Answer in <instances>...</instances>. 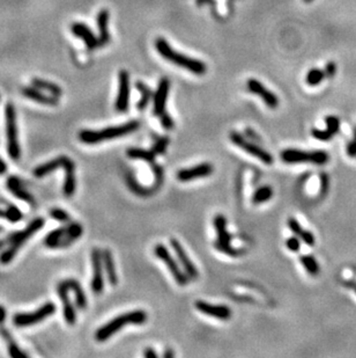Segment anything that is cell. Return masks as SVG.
<instances>
[{
	"instance_id": "obj_43",
	"label": "cell",
	"mask_w": 356,
	"mask_h": 358,
	"mask_svg": "<svg viewBox=\"0 0 356 358\" xmlns=\"http://www.w3.org/2000/svg\"><path fill=\"white\" fill-rule=\"evenodd\" d=\"M311 136L317 140H320V142H328V140L332 139V137L328 135L326 130H320V129H317V128L312 129Z\"/></svg>"
},
{
	"instance_id": "obj_45",
	"label": "cell",
	"mask_w": 356,
	"mask_h": 358,
	"mask_svg": "<svg viewBox=\"0 0 356 358\" xmlns=\"http://www.w3.org/2000/svg\"><path fill=\"white\" fill-rule=\"evenodd\" d=\"M347 154L349 155L350 158H356V128L354 130L353 139L350 140L349 144L347 146Z\"/></svg>"
},
{
	"instance_id": "obj_16",
	"label": "cell",
	"mask_w": 356,
	"mask_h": 358,
	"mask_svg": "<svg viewBox=\"0 0 356 358\" xmlns=\"http://www.w3.org/2000/svg\"><path fill=\"white\" fill-rule=\"evenodd\" d=\"M170 91V80L167 77L160 79L158 88L153 97V114L155 116H160L166 110L167 99Z\"/></svg>"
},
{
	"instance_id": "obj_27",
	"label": "cell",
	"mask_w": 356,
	"mask_h": 358,
	"mask_svg": "<svg viewBox=\"0 0 356 358\" xmlns=\"http://www.w3.org/2000/svg\"><path fill=\"white\" fill-rule=\"evenodd\" d=\"M65 285L74 292L75 296V305L76 307L79 308V310H85L87 307V296L85 291H83V289L80 283L76 280L73 279H68L63 281Z\"/></svg>"
},
{
	"instance_id": "obj_9",
	"label": "cell",
	"mask_w": 356,
	"mask_h": 358,
	"mask_svg": "<svg viewBox=\"0 0 356 358\" xmlns=\"http://www.w3.org/2000/svg\"><path fill=\"white\" fill-rule=\"evenodd\" d=\"M154 254L155 256L163 262L164 264L167 265V268L171 273L172 277L176 281V283L181 287H185L189 283V276L186 275L184 270L182 269L181 264L178 263V261L172 256L171 253L169 252V249L167 248L166 246L162 245V243H158L154 247Z\"/></svg>"
},
{
	"instance_id": "obj_3",
	"label": "cell",
	"mask_w": 356,
	"mask_h": 358,
	"mask_svg": "<svg viewBox=\"0 0 356 358\" xmlns=\"http://www.w3.org/2000/svg\"><path fill=\"white\" fill-rule=\"evenodd\" d=\"M140 128V123L138 121H129L124 124L109 127L101 130H81L79 132V139L83 144L93 145L106 140L121 138L129 133L136 132Z\"/></svg>"
},
{
	"instance_id": "obj_50",
	"label": "cell",
	"mask_w": 356,
	"mask_h": 358,
	"mask_svg": "<svg viewBox=\"0 0 356 358\" xmlns=\"http://www.w3.org/2000/svg\"><path fill=\"white\" fill-rule=\"evenodd\" d=\"M6 319V310L3 306H0V323H3Z\"/></svg>"
},
{
	"instance_id": "obj_28",
	"label": "cell",
	"mask_w": 356,
	"mask_h": 358,
	"mask_svg": "<svg viewBox=\"0 0 356 358\" xmlns=\"http://www.w3.org/2000/svg\"><path fill=\"white\" fill-rule=\"evenodd\" d=\"M213 225L216 231V240L223 242H231L232 235L229 233L227 228V219L224 216L216 215L213 219Z\"/></svg>"
},
{
	"instance_id": "obj_51",
	"label": "cell",
	"mask_w": 356,
	"mask_h": 358,
	"mask_svg": "<svg viewBox=\"0 0 356 358\" xmlns=\"http://www.w3.org/2000/svg\"><path fill=\"white\" fill-rule=\"evenodd\" d=\"M162 356H163L164 358H172V357L175 356V353H174V351H171L170 349H167L166 351H164V353H163Z\"/></svg>"
},
{
	"instance_id": "obj_18",
	"label": "cell",
	"mask_w": 356,
	"mask_h": 358,
	"mask_svg": "<svg viewBox=\"0 0 356 358\" xmlns=\"http://www.w3.org/2000/svg\"><path fill=\"white\" fill-rule=\"evenodd\" d=\"M194 307L200 313L215 319L228 320L231 317V310L225 305H213V304L204 302V300H197L196 304H194Z\"/></svg>"
},
{
	"instance_id": "obj_14",
	"label": "cell",
	"mask_w": 356,
	"mask_h": 358,
	"mask_svg": "<svg viewBox=\"0 0 356 358\" xmlns=\"http://www.w3.org/2000/svg\"><path fill=\"white\" fill-rule=\"evenodd\" d=\"M247 88L250 93L258 95V97L263 100L264 104L269 107V108L271 109L278 108L279 106L278 97L273 92H271V91L267 89L266 87L259 81V80L255 78L249 79L247 82Z\"/></svg>"
},
{
	"instance_id": "obj_17",
	"label": "cell",
	"mask_w": 356,
	"mask_h": 358,
	"mask_svg": "<svg viewBox=\"0 0 356 358\" xmlns=\"http://www.w3.org/2000/svg\"><path fill=\"white\" fill-rule=\"evenodd\" d=\"M57 295H58V297L63 303V314H64L65 322L70 326L75 325L76 310L73 304L71 303L70 296H68V289L66 285L64 284V282H60V283L57 285Z\"/></svg>"
},
{
	"instance_id": "obj_36",
	"label": "cell",
	"mask_w": 356,
	"mask_h": 358,
	"mask_svg": "<svg viewBox=\"0 0 356 358\" xmlns=\"http://www.w3.org/2000/svg\"><path fill=\"white\" fill-rule=\"evenodd\" d=\"M0 333H2L3 337L7 341V344H9V353L10 356H12L14 358H25L27 355L25 352L21 351V349H19V346L14 343L13 338L10 336V334L6 332L5 329L0 328Z\"/></svg>"
},
{
	"instance_id": "obj_13",
	"label": "cell",
	"mask_w": 356,
	"mask_h": 358,
	"mask_svg": "<svg viewBox=\"0 0 356 358\" xmlns=\"http://www.w3.org/2000/svg\"><path fill=\"white\" fill-rule=\"evenodd\" d=\"M130 104V74L126 70H122L118 75V93L114 102V108L120 113H126Z\"/></svg>"
},
{
	"instance_id": "obj_20",
	"label": "cell",
	"mask_w": 356,
	"mask_h": 358,
	"mask_svg": "<svg viewBox=\"0 0 356 358\" xmlns=\"http://www.w3.org/2000/svg\"><path fill=\"white\" fill-rule=\"evenodd\" d=\"M65 178L63 186V193L66 197H72L76 190V177H75V163L72 159H68L66 165L64 166Z\"/></svg>"
},
{
	"instance_id": "obj_7",
	"label": "cell",
	"mask_w": 356,
	"mask_h": 358,
	"mask_svg": "<svg viewBox=\"0 0 356 358\" xmlns=\"http://www.w3.org/2000/svg\"><path fill=\"white\" fill-rule=\"evenodd\" d=\"M6 116V136H7V151L13 160H19L21 157V150L18 140L17 113L13 104H7L5 109Z\"/></svg>"
},
{
	"instance_id": "obj_48",
	"label": "cell",
	"mask_w": 356,
	"mask_h": 358,
	"mask_svg": "<svg viewBox=\"0 0 356 358\" xmlns=\"http://www.w3.org/2000/svg\"><path fill=\"white\" fill-rule=\"evenodd\" d=\"M158 356H159L158 352H156L153 348H146L144 350V357H146V358H156Z\"/></svg>"
},
{
	"instance_id": "obj_40",
	"label": "cell",
	"mask_w": 356,
	"mask_h": 358,
	"mask_svg": "<svg viewBox=\"0 0 356 358\" xmlns=\"http://www.w3.org/2000/svg\"><path fill=\"white\" fill-rule=\"evenodd\" d=\"M169 143H170V138L168 136L158 137V138H156V140L154 142V144H153V146H152L151 150L155 155L162 154L163 152L167 150V147H168V145H169Z\"/></svg>"
},
{
	"instance_id": "obj_37",
	"label": "cell",
	"mask_w": 356,
	"mask_h": 358,
	"mask_svg": "<svg viewBox=\"0 0 356 358\" xmlns=\"http://www.w3.org/2000/svg\"><path fill=\"white\" fill-rule=\"evenodd\" d=\"M324 79H325L324 70L317 67H312L311 70L308 72L307 75H305V82H307L309 86H312V87L319 85Z\"/></svg>"
},
{
	"instance_id": "obj_44",
	"label": "cell",
	"mask_w": 356,
	"mask_h": 358,
	"mask_svg": "<svg viewBox=\"0 0 356 358\" xmlns=\"http://www.w3.org/2000/svg\"><path fill=\"white\" fill-rule=\"evenodd\" d=\"M336 70H338V66H336V64L334 62H328L326 63V65L324 67V73H325V78L331 79L334 77L336 74Z\"/></svg>"
},
{
	"instance_id": "obj_49",
	"label": "cell",
	"mask_w": 356,
	"mask_h": 358,
	"mask_svg": "<svg viewBox=\"0 0 356 358\" xmlns=\"http://www.w3.org/2000/svg\"><path fill=\"white\" fill-rule=\"evenodd\" d=\"M6 170H7L6 163H5V161H4V160H3L2 158H0V175L5 174Z\"/></svg>"
},
{
	"instance_id": "obj_35",
	"label": "cell",
	"mask_w": 356,
	"mask_h": 358,
	"mask_svg": "<svg viewBox=\"0 0 356 358\" xmlns=\"http://www.w3.org/2000/svg\"><path fill=\"white\" fill-rule=\"evenodd\" d=\"M0 217H5V218L11 223H18L19 220L22 219V212L19 210L18 207L13 204H7L5 210H0Z\"/></svg>"
},
{
	"instance_id": "obj_38",
	"label": "cell",
	"mask_w": 356,
	"mask_h": 358,
	"mask_svg": "<svg viewBox=\"0 0 356 358\" xmlns=\"http://www.w3.org/2000/svg\"><path fill=\"white\" fill-rule=\"evenodd\" d=\"M49 215L53 220H56V222H59L62 224H68L70 222H72L70 213L63 210V209H60V208H52L51 210H50Z\"/></svg>"
},
{
	"instance_id": "obj_41",
	"label": "cell",
	"mask_w": 356,
	"mask_h": 358,
	"mask_svg": "<svg viewBox=\"0 0 356 358\" xmlns=\"http://www.w3.org/2000/svg\"><path fill=\"white\" fill-rule=\"evenodd\" d=\"M159 119H160L161 124H162V127L166 129V130H172V129H174L175 122H174V120H172L170 114L167 113L166 110L161 114V115L159 116Z\"/></svg>"
},
{
	"instance_id": "obj_29",
	"label": "cell",
	"mask_w": 356,
	"mask_h": 358,
	"mask_svg": "<svg viewBox=\"0 0 356 358\" xmlns=\"http://www.w3.org/2000/svg\"><path fill=\"white\" fill-rule=\"evenodd\" d=\"M136 87H137V89L139 91V93L141 94V99L137 104V108H138V110H139V112H144V110L148 107L151 100H153L154 93H153V91L143 81H137Z\"/></svg>"
},
{
	"instance_id": "obj_22",
	"label": "cell",
	"mask_w": 356,
	"mask_h": 358,
	"mask_svg": "<svg viewBox=\"0 0 356 358\" xmlns=\"http://www.w3.org/2000/svg\"><path fill=\"white\" fill-rule=\"evenodd\" d=\"M68 159L70 158L66 157V155H60V157L50 160V161L43 163V165L36 167V168L34 169V175H35L36 177L47 176L48 174L55 172V170L58 168H64V166L66 165Z\"/></svg>"
},
{
	"instance_id": "obj_24",
	"label": "cell",
	"mask_w": 356,
	"mask_h": 358,
	"mask_svg": "<svg viewBox=\"0 0 356 358\" xmlns=\"http://www.w3.org/2000/svg\"><path fill=\"white\" fill-rule=\"evenodd\" d=\"M102 262H103V269L105 270L106 279H108L109 283L112 285H116L118 283V275L116 270V264H114L113 255L111 253V250L105 248L102 250Z\"/></svg>"
},
{
	"instance_id": "obj_26",
	"label": "cell",
	"mask_w": 356,
	"mask_h": 358,
	"mask_svg": "<svg viewBox=\"0 0 356 358\" xmlns=\"http://www.w3.org/2000/svg\"><path fill=\"white\" fill-rule=\"evenodd\" d=\"M7 188L17 199L25 201L29 204H34V197L22 187L21 181L17 176H10L7 178Z\"/></svg>"
},
{
	"instance_id": "obj_52",
	"label": "cell",
	"mask_w": 356,
	"mask_h": 358,
	"mask_svg": "<svg viewBox=\"0 0 356 358\" xmlns=\"http://www.w3.org/2000/svg\"><path fill=\"white\" fill-rule=\"evenodd\" d=\"M312 2H313V0H304V3H308V4H309V3H312Z\"/></svg>"
},
{
	"instance_id": "obj_31",
	"label": "cell",
	"mask_w": 356,
	"mask_h": 358,
	"mask_svg": "<svg viewBox=\"0 0 356 358\" xmlns=\"http://www.w3.org/2000/svg\"><path fill=\"white\" fill-rule=\"evenodd\" d=\"M129 158L131 159H141L147 161L148 163H154L156 155L153 153L152 150H145V148H138V147H131L126 151Z\"/></svg>"
},
{
	"instance_id": "obj_42",
	"label": "cell",
	"mask_w": 356,
	"mask_h": 358,
	"mask_svg": "<svg viewBox=\"0 0 356 358\" xmlns=\"http://www.w3.org/2000/svg\"><path fill=\"white\" fill-rule=\"evenodd\" d=\"M286 247L288 248L290 252L296 253L301 249V239L297 238L296 235L294 237H290L286 240Z\"/></svg>"
},
{
	"instance_id": "obj_21",
	"label": "cell",
	"mask_w": 356,
	"mask_h": 358,
	"mask_svg": "<svg viewBox=\"0 0 356 358\" xmlns=\"http://www.w3.org/2000/svg\"><path fill=\"white\" fill-rule=\"evenodd\" d=\"M21 93L25 95L27 99L32 100L37 104L45 105V106H56L58 104V98L53 97V95H45L41 92V89L36 88V87H24L21 89Z\"/></svg>"
},
{
	"instance_id": "obj_39",
	"label": "cell",
	"mask_w": 356,
	"mask_h": 358,
	"mask_svg": "<svg viewBox=\"0 0 356 358\" xmlns=\"http://www.w3.org/2000/svg\"><path fill=\"white\" fill-rule=\"evenodd\" d=\"M325 123H326V132L330 135L332 138L334 137L336 133L340 131V120L336 116L328 115L325 117Z\"/></svg>"
},
{
	"instance_id": "obj_25",
	"label": "cell",
	"mask_w": 356,
	"mask_h": 358,
	"mask_svg": "<svg viewBox=\"0 0 356 358\" xmlns=\"http://www.w3.org/2000/svg\"><path fill=\"white\" fill-rule=\"evenodd\" d=\"M98 28V42L99 45H106L110 41L109 34V11L101 10L96 18Z\"/></svg>"
},
{
	"instance_id": "obj_2",
	"label": "cell",
	"mask_w": 356,
	"mask_h": 358,
	"mask_svg": "<svg viewBox=\"0 0 356 358\" xmlns=\"http://www.w3.org/2000/svg\"><path fill=\"white\" fill-rule=\"evenodd\" d=\"M155 49L159 52L161 57H163L164 59L168 60L175 65H177L182 68H185L191 73L196 75H204L207 71V66L205 63H202L201 60L192 58L186 55H183L181 52L175 51L174 49L170 47V44L168 43V41L163 37H159L155 41Z\"/></svg>"
},
{
	"instance_id": "obj_46",
	"label": "cell",
	"mask_w": 356,
	"mask_h": 358,
	"mask_svg": "<svg viewBox=\"0 0 356 358\" xmlns=\"http://www.w3.org/2000/svg\"><path fill=\"white\" fill-rule=\"evenodd\" d=\"M244 136L248 137V138H250L252 142H260V137L257 132L255 130H252L251 128H247L246 130H244Z\"/></svg>"
},
{
	"instance_id": "obj_23",
	"label": "cell",
	"mask_w": 356,
	"mask_h": 358,
	"mask_svg": "<svg viewBox=\"0 0 356 358\" xmlns=\"http://www.w3.org/2000/svg\"><path fill=\"white\" fill-rule=\"evenodd\" d=\"M287 225H288L289 230L293 232L294 235H296L297 238L301 239V241H303L305 245L308 246H313L316 242L315 235L312 234V232H310L308 230H304L303 227L300 223H298L297 219L293 218V217H290L287 220Z\"/></svg>"
},
{
	"instance_id": "obj_10",
	"label": "cell",
	"mask_w": 356,
	"mask_h": 358,
	"mask_svg": "<svg viewBox=\"0 0 356 358\" xmlns=\"http://www.w3.org/2000/svg\"><path fill=\"white\" fill-rule=\"evenodd\" d=\"M56 313V305L52 302L45 303L32 313H18L14 315L13 322L17 327H28L37 325Z\"/></svg>"
},
{
	"instance_id": "obj_8",
	"label": "cell",
	"mask_w": 356,
	"mask_h": 358,
	"mask_svg": "<svg viewBox=\"0 0 356 358\" xmlns=\"http://www.w3.org/2000/svg\"><path fill=\"white\" fill-rule=\"evenodd\" d=\"M229 139H230V142L233 144V145L240 147L241 150L246 151L247 153L252 155V157L257 158L258 160H260V161L265 163V165H272V163H273L274 158L270 152L264 150L262 146L257 145V143L247 139V137L242 135V133L237 131H231L229 133Z\"/></svg>"
},
{
	"instance_id": "obj_12",
	"label": "cell",
	"mask_w": 356,
	"mask_h": 358,
	"mask_svg": "<svg viewBox=\"0 0 356 358\" xmlns=\"http://www.w3.org/2000/svg\"><path fill=\"white\" fill-rule=\"evenodd\" d=\"M170 247L174 250L175 256L177 257L178 263L181 264L182 269L184 270L185 274L189 276L190 280H197L199 276V272L197 269V266L193 264V262L191 261V258L187 255L186 250L184 249V247L182 246V243L178 241L177 239L171 238L170 239Z\"/></svg>"
},
{
	"instance_id": "obj_34",
	"label": "cell",
	"mask_w": 356,
	"mask_h": 358,
	"mask_svg": "<svg viewBox=\"0 0 356 358\" xmlns=\"http://www.w3.org/2000/svg\"><path fill=\"white\" fill-rule=\"evenodd\" d=\"M213 246H214V248H215L216 250H219L220 253L229 255V256H231V257H239L244 253L242 249H239V248H236V247H232L230 242H223V241H219V240H216V241H214Z\"/></svg>"
},
{
	"instance_id": "obj_4",
	"label": "cell",
	"mask_w": 356,
	"mask_h": 358,
	"mask_svg": "<svg viewBox=\"0 0 356 358\" xmlns=\"http://www.w3.org/2000/svg\"><path fill=\"white\" fill-rule=\"evenodd\" d=\"M147 319L148 315L144 310L126 312V313L118 315V317L110 320L109 322H106L105 325L99 327L96 333H95V338L98 342H104L112 335L120 332L123 327L128 325H144L147 321Z\"/></svg>"
},
{
	"instance_id": "obj_32",
	"label": "cell",
	"mask_w": 356,
	"mask_h": 358,
	"mask_svg": "<svg viewBox=\"0 0 356 358\" xmlns=\"http://www.w3.org/2000/svg\"><path fill=\"white\" fill-rule=\"evenodd\" d=\"M273 188L270 186H263L256 190L252 195V203L254 204H262L266 203L267 201H270L273 197Z\"/></svg>"
},
{
	"instance_id": "obj_33",
	"label": "cell",
	"mask_w": 356,
	"mask_h": 358,
	"mask_svg": "<svg viewBox=\"0 0 356 358\" xmlns=\"http://www.w3.org/2000/svg\"><path fill=\"white\" fill-rule=\"evenodd\" d=\"M300 261L303 268L312 276H317L319 274V263L316 260L315 256L311 254H303L300 256Z\"/></svg>"
},
{
	"instance_id": "obj_47",
	"label": "cell",
	"mask_w": 356,
	"mask_h": 358,
	"mask_svg": "<svg viewBox=\"0 0 356 358\" xmlns=\"http://www.w3.org/2000/svg\"><path fill=\"white\" fill-rule=\"evenodd\" d=\"M321 188H320V195L324 196L325 194H327L328 188V176L326 174H321Z\"/></svg>"
},
{
	"instance_id": "obj_1",
	"label": "cell",
	"mask_w": 356,
	"mask_h": 358,
	"mask_svg": "<svg viewBox=\"0 0 356 358\" xmlns=\"http://www.w3.org/2000/svg\"><path fill=\"white\" fill-rule=\"evenodd\" d=\"M45 219L43 217H38L35 218L32 223L27 226L25 230L20 232H15V233L11 234L7 237L6 240H2L0 241V248L5 245H9V248L0 254V263L6 265L11 263L14 260L15 255L18 254L19 250L22 248V246L28 241V240L33 237L34 234L37 233L38 231L42 230V227L44 226Z\"/></svg>"
},
{
	"instance_id": "obj_5",
	"label": "cell",
	"mask_w": 356,
	"mask_h": 358,
	"mask_svg": "<svg viewBox=\"0 0 356 358\" xmlns=\"http://www.w3.org/2000/svg\"><path fill=\"white\" fill-rule=\"evenodd\" d=\"M83 227L81 224L70 222L66 226L56 228L44 239V245L51 249L67 248L81 237Z\"/></svg>"
},
{
	"instance_id": "obj_11",
	"label": "cell",
	"mask_w": 356,
	"mask_h": 358,
	"mask_svg": "<svg viewBox=\"0 0 356 358\" xmlns=\"http://www.w3.org/2000/svg\"><path fill=\"white\" fill-rule=\"evenodd\" d=\"M91 270H93V276H91L90 282L91 291L99 295L104 289L102 250L99 248H94L91 250Z\"/></svg>"
},
{
	"instance_id": "obj_30",
	"label": "cell",
	"mask_w": 356,
	"mask_h": 358,
	"mask_svg": "<svg viewBox=\"0 0 356 358\" xmlns=\"http://www.w3.org/2000/svg\"><path fill=\"white\" fill-rule=\"evenodd\" d=\"M32 83L34 87H36V88L41 89V91H45V92L50 93L56 98H59L60 95L63 94V91H62V88H60V86L56 85V83H53L51 81H48V80L34 78L32 80Z\"/></svg>"
},
{
	"instance_id": "obj_15",
	"label": "cell",
	"mask_w": 356,
	"mask_h": 358,
	"mask_svg": "<svg viewBox=\"0 0 356 358\" xmlns=\"http://www.w3.org/2000/svg\"><path fill=\"white\" fill-rule=\"evenodd\" d=\"M213 170L214 168L212 163L202 162V163H199L197 166L178 170L177 174H176V177H177V180L181 182H189V181L196 180V178L207 177L209 175H212Z\"/></svg>"
},
{
	"instance_id": "obj_19",
	"label": "cell",
	"mask_w": 356,
	"mask_h": 358,
	"mask_svg": "<svg viewBox=\"0 0 356 358\" xmlns=\"http://www.w3.org/2000/svg\"><path fill=\"white\" fill-rule=\"evenodd\" d=\"M71 30L74 36L79 37V39L85 42V45L88 50H95L99 45L98 37L95 36L93 30L87 25L82 24V22H74V24H72Z\"/></svg>"
},
{
	"instance_id": "obj_6",
	"label": "cell",
	"mask_w": 356,
	"mask_h": 358,
	"mask_svg": "<svg viewBox=\"0 0 356 358\" xmlns=\"http://www.w3.org/2000/svg\"><path fill=\"white\" fill-rule=\"evenodd\" d=\"M281 160L286 163H303L309 162L312 165H326L330 155L325 151H303L297 148H287L281 152Z\"/></svg>"
}]
</instances>
